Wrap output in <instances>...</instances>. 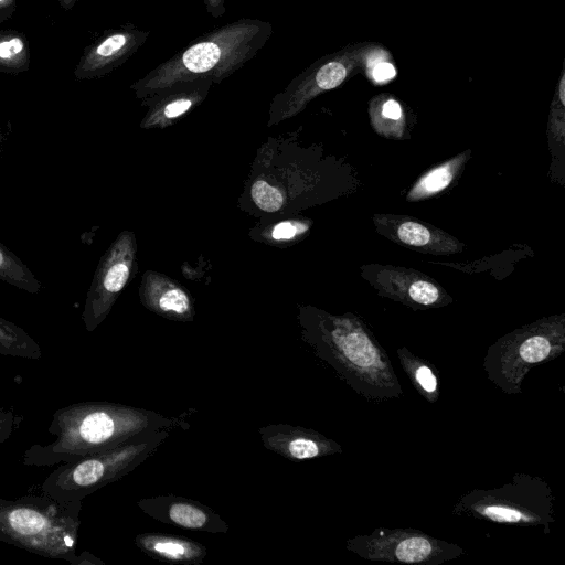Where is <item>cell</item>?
<instances>
[{
    "instance_id": "cb8c5ba5",
    "label": "cell",
    "mask_w": 565,
    "mask_h": 565,
    "mask_svg": "<svg viewBox=\"0 0 565 565\" xmlns=\"http://www.w3.org/2000/svg\"><path fill=\"white\" fill-rule=\"evenodd\" d=\"M416 381L419 385L427 392H433L436 390L437 383L435 375L427 366H420L416 370L415 373Z\"/></svg>"
},
{
    "instance_id": "5b68a950",
    "label": "cell",
    "mask_w": 565,
    "mask_h": 565,
    "mask_svg": "<svg viewBox=\"0 0 565 565\" xmlns=\"http://www.w3.org/2000/svg\"><path fill=\"white\" fill-rule=\"evenodd\" d=\"M380 45L375 42L351 43L315 61L277 95V107L284 114L297 113L313 97L365 71L371 54Z\"/></svg>"
},
{
    "instance_id": "ba28073f",
    "label": "cell",
    "mask_w": 565,
    "mask_h": 565,
    "mask_svg": "<svg viewBox=\"0 0 565 565\" xmlns=\"http://www.w3.org/2000/svg\"><path fill=\"white\" fill-rule=\"evenodd\" d=\"M137 507L151 519L191 531L226 533L227 523L210 507L175 494L140 499Z\"/></svg>"
},
{
    "instance_id": "7402d4cb",
    "label": "cell",
    "mask_w": 565,
    "mask_h": 565,
    "mask_svg": "<svg viewBox=\"0 0 565 565\" xmlns=\"http://www.w3.org/2000/svg\"><path fill=\"white\" fill-rule=\"evenodd\" d=\"M23 420L22 415L0 406V445L6 443L19 429Z\"/></svg>"
},
{
    "instance_id": "3957f363",
    "label": "cell",
    "mask_w": 565,
    "mask_h": 565,
    "mask_svg": "<svg viewBox=\"0 0 565 565\" xmlns=\"http://www.w3.org/2000/svg\"><path fill=\"white\" fill-rule=\"evenodd\" d=\"M82 502H60L26 494L0 498V541L40 556L73 564L76 558Z\"/></svg>"
},
{
    "instance_id": "2e32d148",
    "label": "cell",
    "mask_w": 565,
    "mask_h": 565,
    "mask_svg": "<svg viewBox=\"0 0 565 565\" xmlns=\"http://www.w3.org/2000/svg\"><path fill=\"white\" fill-rule=\"evenodd\" d=\"M433 552L431 543L424 537L405 539L395 548V557L404 563H419Z\"/></svg>"
},
{
    "instance_id": "30bf717a",
    "label": "cell",
    "mask_w": 565,
    "mask_h": 565,
    "mask_svg": "<svg viewBox=\"0 0 565 565\" xmlns=\"http://www.w3.org/2000/svg\"><path fill=\"white\" fill-rule=\"evenodd\" d=\"M137 547L149 557L169 564L200 565L207 548L189 537L166 533H141L135 537Z\"/></svg>"
},
{
    "instance_id": "f1b7e54d",
    "label": "cell",
    "mask_w": 565,
    "mask_h": 565,
    "mask_svg": "<svg viewBox=\"0 0 565 565\" xmlns=\"http://www.w3.org/2000/svg\"><path fill=\"white\" fill-rule=\"evenodd\" d=\"M77 0H58L61 8L65 11H68L74 8Z\"/></svg>"
},
{
    "instance_id": "d4e9b609",
    "label": "cell",
    "mask_w": 565,
    "mask_h": 565,
    "mask_svg": "<svg viewBox=\"0 0 565 565\" xmlns=\"http://www.w3.org/2000/svg\"><path fill=\"white\" fill-rule=\"evenodd\" d=\"M297 234V226L290 222H281L273 230V237L276 239H288Z\"/></svg>"
},
{
    "instance_id": "484cf974",
    "label": "cell",
    "mask_w": 565,
    "mask_h": 565,
    "mask_svg": "<svg viewBox=\"0 0 565 565\" xmlns=\"http://www.w3.org/2000/svg\"><path fill=\"white\" fill-rule=\"evenodd\" d=\"M203 2L212 18H221L226 12L225 0H203Z\"/></svg>"
},
{
    "instance_id": "e0dca14e",
    "label": "cell",
    "mask_w": 565,
    "mask_h": 565,
    "mask_svg": "<svg viewBox=\"0 0 565 565\" xmlns=\"http://www.w3.org/2000/svg\"><path fill=\"white\" fill-rule=\"evenodd\" d=\"M252 198L256 205L266 212H276L282 206V195L266 181H256L252 186Z\"/></svg>"
},
{
    "instance_id": "5bb4252c",
    "label": "cell",
    "mask_w": 565,
    "mask_h": 565,
    "mask_svg": "<svg viewBox=\"0 0 565 565\" xmlns=\"http://www.w3.org/2000/svg\"><path fill=\"white\" fill-rule=\"evenodd\" d=\"M0 279L29 294H38L43 288L29 267L1 242Z\"/></svg>"
},
{
    "instance_id": "277c9868",
    "label": "cell",
    "mask_w": 565,
    "mask_h": 565,
    "mask_svg": "<svg viewBox=\"0 0 565 565\" xmlns=\"http://www.w3.org/2000/svg\"><path fill=\"white\" fill-rule=\"evenodd\" d=\"M173 429L147 434L117 448L62 463L43 481L44 494L60 502H82L113 483L152 456Z\"/></svg>"
},
{
    "instance_id": "8fae6325",
    "label": "cell",
    "mask_w": 565,
    "mask_h": 565,
    "mask_svg": "<svg viewBox=\"0 0 565 565\" xmlns=\"http://www.w3.org/2000/svg\"><path fill=\"white\" fill-rule=\"evenodd\" d=\"M30 43L25 34L15 30L0 31V73L19 74L30 67Z\"/></svg>"
},
{
    "instance_id": "7c38bea8",
    "label": "cell",
    "mask_w": 565,
    "mask_h": 565,
    "mask_svg": "<svg viewBox=\"0 0 565 565\" xmlns=\"http://www.w3.org/2000/svg\"><path fill=\"white\" fill-rule=\"evenodd\" d=\"M0 354L38 360L42 356V350L25 330L0 317Z\"/></svg>"
},
{
    "instance_id": "8992f818",
    "label": "cell",
    "mask_w": 565,
    "mask_h": 565,
    "mask_svg": "<svg viewBox=\"0 0 565 565\" xmlns=\"http://www.w3.org/2000/svg\"><path fill=\"white\" fill-rule=\"evenodd\" d=\"M150 32L132 23L104 31L88 44L74 70L77 81L99 78L122 65L145 44Z\"/></svg>"
},
{
    "instance_id": "83f0119b",
    "label": "cell",
    "mask_w": 565,
    "mask_h": 565,
    "mask_svg": "<svg viewBox=\"0 0 565 565\" xmlns=\"http://www.w3.org/2000/svg\"><path fill=\"white\" fill-rule=\"evenodd\" d=\"M105 563L93 555L92 553L84 551L79 555L76 556L73 565H104Z\"/></svg>"
},
{
    "instance_id": "4316f807",
    "label": "cell",
    "mask_w": 565,
    "mask_h": 565,
    "mask_svg": "<svg viewBox=\"0 0 565 565\" xmlns=\"http://www.w3.org/2000/svg\"><path fill=\"white\" fill-rule=\"evenodd\" d=\"M17 10V0H0V24L9 20Z\"/></svg>"
},
{
    "instance_id": "9c48e42d",
    "label": "cell",
    "mask_w": 565,
    "mask_h": 565,
    "mask_svg": "<svg viewBox=\"0 0 565 565\" xmlns=\"http://www.w3.org/2000/svg\"><path fill=\"white\" fill-rule=\"evenodd\" d=\"M264 447L290 461H302L333 451V444L317 431L289 424L259 428Z\"/></svg>"
},
{
    "instance_id": "603a6c76",
    "label": "cell",
    "mask_w": 565,
    "mask_h": 565,
    "mask_svg": "<svg viewBox=\"0 0 565 565\" xmlns=\"http://www.w3.org/2000/svg\"><path fill=\"white\" fill-rule=\"evenodd\" d=\"M483 513L497 522H518L525 519L519 511L500 505L486 507Z\"/></svg>"
},
{
    "instance_id": "4fadbf2b",
    "label": "cell",
    "mask_w": 565,
    "mask_h": 565,
    "mask_svg": "<svg viewBox=\"0 0 565 565\" xmlns=\"http://www.w3.org/2000/svg\"><path fill=\"white\" fill-rule=\"evenodd\" d=\"M331 342L348 361L359 366H371L377 358L372 343L361 332L338 328L331 333Z\"/></svg>"
},
{
    "instance_id": "f546056e",
    "label": "cell",
    "mask_w": 565,
    "mask_h": 565,
    "mask_svg": "<svg viewBox=\"0 0 565 565\" xmlns=\"http://www.w3.org/2000/svg\"><path fill=\"white\" fill-rule=\"evenodd\" d=\"M0 156H1V143H0Z\"/></svg>"
},
{
    "instance_id": "52a82bcc",
    "label": "cell",
    "mask_w": 565,
    "mask_h": 565,
    "mask_svg": "<svg viewBox=\"0 0 565 565\" xmlns=\"http://www.w3.org/2000/svg\"><path fill=\"white\" fill-rule=\"evenodd\" d=\"M130 274L126 241L119 238L102 259L87 292L82 320L94 331L108 315Z\"/></svg>"
},
{
    "instance_id": "ffe728a7",
    "label": "cell",
    "mask_w": 565,
    "mask_h": 565,
    "mask_svg": "<svg viewBox=\"0 0 565 565\" xmlns=\"http://www.w3.org/2000/svg\"><path fill=\"white\" fill-rule=\"evenodd\" d=\"M551 351V344L544 337H532L525 340L520 348V356L529 363L543 361Z\"/></svg>"
},
{
    "instance_id": "ac0fdd59",
    "label": "cell",
    "mask_w": 565,
    "mask_h": 565,
    "mask_svg": "<svg viewBox=\"0 0 565 565\" xmlns=\"http://www.w3.org/2000/svg\"><path fill=\"white\" fill-rule=\"evenodd\" d=\"M158 308L163 313H172L178 317L188 316L190 312V300L186 294L179 289L172 288L159 298Z\"/></svg>"
},
{
    "instance_id": "6da1fadb",
    "label": "cell",
    "mask_w": 565,
    "mask_h": 565,
    "mask_svg": "<svg viewBox=\"0 0 565 565\" xmlns=\"http://www.w3.org/2000/svg\"><path fill=\"white\" fill-rule=\"evenodd\" d=\"M186 427L183 415L166 416L109 402L76 403L55 411L47 429L55 440L32 445L22 462L53 467L117 448L152 431Z\"/></svg>"
},
{
    "instance_id": "9a60e30c",
    "label": "cell",
    "mask_w": 565,
    "mask_h": 565,
    "mask_svg": "<svg viewBox=\"0 0 565 565\" xmlns=\"http://www.w3.org/2000/svg\"><path fill=\"white\" fill-rule=\"evenodd\" d=\"M455 164L447 162L425 174L408 194L409 200H418L445 189L454 177Z\"/></svg>"
},
{
    "instance_id": "7a4b0ae2",
    "label": "cell",
    "mask_w": 565,
    "mask_h": 565,
    "mask_svg": "<svg viewBox=\"0 0 565 565\" xmlns=\"http://www.w3.org/2000/svg\"><path fill=\"white\" fill-rule=\"evenodd\" d=\"M273 34L268 21L241 18L195 38L162 62L131 88L145 97L188 79L209 77L220 83L250 61Z\"/></svg>"
},
{
    "instance_id": "44dd1931",
    "label": "cell",
    "mask_w": 565,
    "mask_h": 565,
    "mask_svg": "<svg viewBox=\"0 0 565 565\" xmlns=\"http://www.w3.org/2000/svg\"><path fill=\"white\" fill-rule=\"evenodd\" d=\"M411 298L420 305H431L438 297L439 291L435 285L426 280H417L409 288Z\"/></svg>"
},
{
    "instance_id": "d6986e66",
    "label": "cell",
    "mask_w": 565,
    "mask_h": 565,
    "mask_svg": "<svg viewBox=\"0 0 565 565\" xmlns=\"http://www.w3.org/2000/svg\"><path fill=\"white\" fill-rule=\"evenodd\" d=\"M397 236L403 243L417 247L425 246L431 241V232L426 226L413 221L399 224Z\"/></svg>"
}]
</instances>
